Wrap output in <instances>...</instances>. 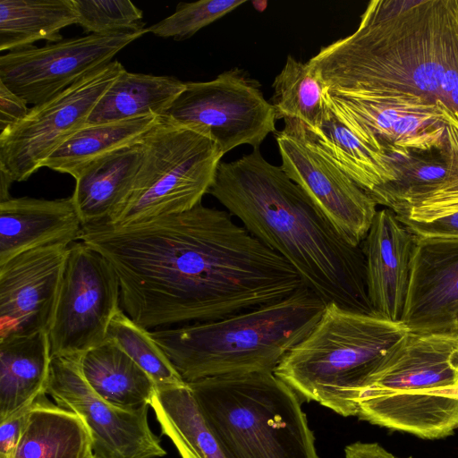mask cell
Listing matches in <instances>:
<instances>
[{
  "label": "cell",
  "mask_w": 458,
  "mask_h": 458,
  "mask_svg": "<svg viewBox=\"0 0 458 458\" xmlns=\"http://www.w3.org/2000/svg\"><path fill=\"white\" fill-rule=\"evenodd\" d=\"M79 240L109 261L123 310L148 330L221 319L306 286L228 211L202 203L123 226L84 225Z\"/></svg>",
  "instance_id": "obj_1"
},
{
  "label": "cell",
  "mask_w": 458,
  "mask_h": 458,
  "mask_svg": "<svg viewBox=\"0 0 458 458\" xmlns=\"http://www.w3.org/2000/svg\"><path fill=\"white\" fill-rule=\"evenodd\" d=\"M276 252L326 304L373 315L360 246L347 242L283 168L259 148L220 162L208 191Z\"/></svg>",
  "instance_id": "obj_2"
},
{
  "label": "cell",
  "mask_w": 458,
  "mask_h": 458,
  "mask_svg": "<svg viewBox=\"0 0 458 458\" xmlns=\"http://www.w3.org/2000/svg\"><path fill=\"white\" fill-rule=\"evenodd\" d=\"M308 63L332 96L395 89L458 112V0H415L386 17L367 6L353 33Z\"/></svg>",
  "instance_id": "obj_3"
},
{
  "label": "cell",
  "mask_w": 458,
  "mask_h": 458,
  "mask_svg": "<svg viewBox=\"0 0 458 458\" xmlns=\"http://www.w3.org/2000/svg\"><path fill=\"white\" fill-rule=\"evenodd\" d=\"M325 301L307 286L289 297L221 319L150 331L186 382L273 372L312 331Z\"/></svg>",
  "instance_id": "obj_4"
},
{
  "label": "cell",
  "mask_w": 458,
  "mask_h": 458,
  "mask_svg": "<svg viewBox=\"0 0 458 458\" xmlns=\"http://www.w3.org/2000/svg\"><path fill=\"white\" fill-rule=\"evenodd\" d=\"M458 335L406 333L365 382L358 417L425 439L458 428Z\"/></svg>",
  "instance_id": "obj_5"
},
{
  "label": "cell",
  "mask_w": 458,
  "mask_h": 458,
  "mask_svg": "<svg viewBox=\"0 0 458 458\" xmlns=\"http://www.w3.org/2000/svg\"><path fill=\"white\" fill-rule=\"evenodd\" d=\"M408 332L401 321L327 303L312 331L273 372L301 399L358 416L367 378Z\"/></svg>",
  "instance_id": "obj_6"
},
{
  "label": "cell",
  "mask_w": 458,
  "mask_h": 458,
  "mask_svg": "<svg viewBox=\"0 0 458 458\" xmlns=\"http://www.w3.org/2000/svg\"><path fill=\"white\" fill-rule=\"evenodd\" d=\"M188 385L225 458H318L301 398L274 372Z\"/></svg>",
  "instance_id": "obj_7"
},
{
  "label": "cell",
  "mask_w": 458,
  "mask_h": 458,
  "mask_svg": "<svg viewBox=\"0 0 458 458\" xmlns=\"http://www.w3.org/2000/svg\"><path fill=\"white\" fill-rule=\"evenodd\" d=\"M144 156L132 188L106 223L123 226L188 211L208 193L224 156L199 129L160 117L143 136Z\"/></svg>",
  "instance_id": "obj_8"
},
{
  "label": "cell",
  "mask_w": 458,
  "mask_h": 458,
  "mask_svg": "<svg viewBox=\"0 0 458 458\" xmlns=\"http://www.w3.org/2000/svg\"><path fill=\"white\" fill-rule=\"evenodd\" d=\"M330 107L366 145L387 156L442 149L456 111L442 101L395 89L328 93Z\"/></svg>",
  "instance_id": "obj_9"
},
{
  "label": "cell",
  "mask_w": 458,
  "mask_h": 458,
  "mask_svg": "<svg viewBox=\"0 0 458 458\" xmlns=\"http://www.w3.org/2000/svg\"><path fill=\"white\" fill-rule=\"evenodd\" d=\"M162 117L208 133L224 155L241 145L259 148L277 120L260 83L238 67L208 81L186 82Z\"/></svg>",
  "instance_id": "obj_10"
},
{
  "label": "cell",
  "mask_w": 458,
  "mask_h": 458,
  "mask_svg": "<svg viewBox=\"0 0 458 458\" xmlns=\"http://www.w3.org/2000/svg\"><path fill=\"white\" fill-rule=\"evenodd\" d=\"M120 302L119 279L109 261L82 241L72 243L47 332L51 356L81 354L103 343Z\"/></svg>",
  "instance_id": "obj_11"
},
{
  "label": "cell",
  "mask_w": 458,
  "mask_h": 458,
  "mask_svg": "<svg viewBox=\"0 0 458 458\" xmlns=\"http://www.w3.org/2000/svg\"><path fill=\"white\" fill-rule=\"evenodd\" d=\"M125 70L113 60L46 102L30 108L19 123L0 131V169L23 182L69 137L82 128L98 101Z\"/></svg>",
  "instance_id": "obj_12"
},
{
  "label": "cell",
  "mask_w": 458,
  "mask_h": 458,
  "mask_svg": "<svg viewBox=\"0 0 458 458\" xmlns=\"http://www.w3.org/2000/svg\"><path fill=\"white\" fill-rule=\"evenodd\" d=\"M81 354L52 357L46 393L76 413L88 428L97 458H157L166 454L152 431L148 407L123 410L106 403L89 386Z\"/></svg>",
  "instance_id": "obj_13"
},
{
  "label": "cell",
  "mask_w": 458,
  "mask_h": 458,
  "mask_svg": "<svg viewBox=\"0 0 458 458\" xmlns=\"http://www.w3.org/2000/svg\"><path fill=\"white\" fill-rule=\"evenodd\" d=\"M148 33L90 34L44 47H29L0 57V81L28 105H38L112 62L132 41Z\"/></svg>",
  "instance_id": "obj_14"
},
{
  "label": "cell",
  "mask_w": 458,
  "mask_h": 458,
  "mask_svg": "<svg viewBox=\"0 0 458 458\" xmlns=\"http://www.w3.org/2000/svg\"><path fill=\"white\" fill-rule=\"evenodd\" d=\"M387 157L395 177L368 193L377 205L402 222L428 221L458 208V114L442 149Z\"/></svg>",
  "instance_id": "obj_15"
},
{
  "label": "cell",
  "mask_w": 458,
  "mask_h": 458,
  "mask_svg": "<svg viewBox=\"0 0 458 458\" xmlns=\"http://www.w3.org/2000/svg\"><path fill=\"white\" fill-rule=\"evenodd\" d=\"M281 167L351 244L360 246L377 204L348 174L315 148L276 134Z\"/></svg>",
  "instance_id": "obj_16"
},
{
  "label": "cell",
  "mask_w": 458,
  "mask_h": 458,
  "mask_svg": "<svg viewBox=\"0 0 458 458\" xmlns=\"http://www.w3.org/2000/svg\"><path fill=\"white\" fill-rule=\"evenodd\" d=\"M69 246L33 249L0 264V341L48 332Z\"/></svg>",
  "instance_id": "obj_17"
},
{
  "label": "cell",
  "mask_w": 458,
  "mask_h": 458,
  "mask_svg": "<svg viewBox=\"0 0 458 458\" xmlns=\"http://www.w3.org/2000/svg\"><path fill=\"white\" fill-rule=\"evenodd\" d=\"M401 322L411 333L458 335V239L417 236Z\"/></svg>",
  "instance_id": "obj_18"
},
{
  "label": "cell",
  "mask_w": 458,
  "mask_h": 458,
  "mask_svg": "<svg viewBox=\"0 0 458 458\" xmlns=\"http://www.w3.org/2000/svg\"><path fill=\"white\" fill-rule=\"evenodd\" d=\"M417 236L388 208L377 210L360 244L373 315L401 321Z\"/></svg>",
  "instance_id": "obj_19"
},
{
  "label": "cell",
  "mask_w": 458,
  "mask_h": 458,
  "mask_svg": "<svg viewBox=\"0 0 458 458\" xmlns=\"http://www.w3.org/2000/svg\"><path fill=\"white\" fill-rule=\"evenodd\" d=\"M82 228L72 196L10 198L0 202V264L33 249L69 246L80 239Z\"/></svg>",
  "instance_id": "obj_20"
},
{
  "label": "cell",
  "mask_w": 458,
  "mask_h": 458,
  "mask_svg": "<svg viewBox=\"0 0 458 458\" xmlns=\"http://www.w3.org/2000/svg\"><path fill=\"white\" fill-rule=\"evenodd\" d=\"M284 121L282 133L318 150L367 193L394 179L387 156L363 143L330 107L328 100L322 122L316 128L295 120Z\"/></svg>",
  "instance_id": "obj_21"
},
{
  "label": "cell",
  "mask_w": 458,
  "mask_h": 458,
  "mask_svg": "<svg viewBox=\"0 0 458 458\" xmlns=\"http://www.w3.org/2000/svg\"><path fill=\"white\" fill-rule=\"evenodd\" d=\"M141 140L106 153L77 174L72 195L82 225L106 222L129 195L141 165Z\"/></svg>",
  "instance_id": "obj_22"
},
{
  "label": "cell",
  "mask_w": 458,
  "mask_h": 458,
  "mask_svg": "<svg viewBox=\"0 0 458 458\" xmlns=\"http://www.w3.org/2000/svg\"><path fill=\"white\" fill-rule=\"evenodd\" d=\"M51 360L47 332L0 341V421L47 394Z\"/></svg>",
  "instance_id": "obj_23"
},
{
  "label": "cell",
  "mask_w": 458,
  "mask_h": 458,
  "mask_svg": "<svg viewBox=\"0 0 458 458\" xmlns=\"http://www.w3.org/2000/svg\"><path fill=\"white\" fill-rule=\"evenodd\" d=\"M80 364L90 388L109 404L129 411L150 406L156 382L113 340L81 353Z\"/></svg>",
  "instance_id": "obj_24"
},
{
  "label": "cell",
  "mask_w": 458,
  "mask_h": 458,
  "mask_svg": "<svg viewBox=\"0 0 458 458\" xmlns=\"http://www.w3.org/2000/svg\"><path fill=\"white\" fill-rule=\"evenodd\" d=\"M92 440L83 420L46 394L29 408L13 458H89Z\"/></svg>",
  "instance_id": "obj_25"
},
{
  "label": "cell",
  "mask_w": 458,
  "mask_h": 458,
  "mask_svg": "<svg viewBox=\"0 0 458 458\" xmlns=\"http://www.w3.org/2000/svg\"><path fill=\"white\" fill-rule=\"evenodd\" d=\"M185 87L186 82L172 76L123 70L98 101L86 124L162 117Z\"/></svg>",
  "instance_id": "obj_26"
},
{
  "label": "cell",
  "mask_w": 458,
  "mask_h": 458,
  "mask_svg": "<svg viewBox=\"0 0 458 458\" xmlns=\"http://www.w3.org/2000/svg\"><path fill=\"white\" fill-rule=\"evenodd\" d=\"M150 407L182 458H225L188 383L157 386Z\"/></svg>",
  "instance_id": "obj_27"
},
{
  "label": "cell",
  "mask_w": 458,
  "mask_h": 458,
  "mask_svg": "<svg viewBox=\"0 0 458 458\" xmlns=\"http://www.w3.org/2000/svg\"><path fill=\"white\" fill-rule=\"evenodd\" d=\"M77 24L72 0H0V51L63 39L61 30Z\"/></svg>",
  "instance_id": "obj_28"
},
{
  "label": "cell",
  "mask_w": 458,
  "mask_h": 458,
  "mask_svg": "<svg viewBox=\"0 0 458 458\" xmlns=\"http://www.w3.org/2000/svg\"><path fill=\"white\" fill-rule=\"evenodd\" d=\"M160 117L146 116L99 124H86L44 162L42 167L73 178L94 159L117 148L139 142Z\"/></svg>",
  "instance_id": "obj_29"
},
{
  "label": "cell",
  "mask_w": 458,
  "mask_h": 458,
  "mask_svg": "<svg viewBox=\"0 0 458 458\" xmlns=\"http://www.w3.org/2000/svg\"><path fill=\"white\" fill-rule=\"evenodd\" d=\"M272 87L270 103L277 120H295L311 128L321 123L327 108L328 91L308 62L288 55Z\"/></svg>",
  "instance_id": "obj_30"
},
{
  "label": "cell",
  "mask_w": 458,
  "mask_h": 458,
  "mask_svg": "<svg viewBox=\"0 0 458 458\" xmlns=\"http://www.w3.org/2000/svg\"><path fill=\"white\" fill-rule=\"evenodd\" d=\"M106 339L115 342L150 377L157 386L186 383L151 335L121 308L113 316Z\"/></svg>",
  "instance_id": "obj_31"
},
{
  "label": "cell",
  "mask_w": 458,
  "mask_h": 458,
  "mask_svg": "<svg viewBox=\"0 0 458 458\" xmlns=\"http://www.w3.org/2000/svg\"><path fill=\"white\" fill-rule=\"evenodd\" d=\"M77 24L98 35L144 30L143 12L130 0H72Z\"/></svg>",
  "instance_id": "obj_32"
},
{
  "label": "cell",
  "mask_w": 458,
  "mask_h": 458,
  "mask_svg": "<svg viewBox=\"0 0 458 458\" xmlns=\"http://www.w3.org/2000/svg\"><path fill=\"white\" fill-rule=\"evenodd\" d=\"M245 3L246 0L179 3L174 13L147 28V30L159 38L183 40Z\"/></svg>",
  "instance_id": "obj_33"
},
{
  "label": "cell",
  "mask_w": 458,
  "mask_h": 458,
  "mask_svg": "<svg viewBox=\"0 0 458 458\" xmlns=\"http://www.w3.org/2000/svg\"><path fill=\"white\" fill-rule=\"evenodd\" d=\"M402 223L418 237L458 239V209L428 221Z\"/></svg>",
  "instance_id": "obj_34"
},
{
  "label": "cell",
  "mask_w": 458,
  "mask_h": 458,
  "mask_svg": "<svg viewBox=\"0 0 458 458\" xmlns=\"http://www.w3.org/2000/svg\"><path fill=\"white\" fill-rule=\"evenodd\" d=\"M29 111L28 104L0 81V131L21 121Z\"/></svg>",
  "instance_id": "obj_35"
},
{
  "label": "cell",
  "mask_w": 458,
  "mask_h": 458,
  "mask_svg": "<svg viewBox=\"0 0 458 458\" xmlns=\"http://www.w3.org/2000/svg\"><path fill=\"white\" fill-rule=\"evenodd\" d=\"M29 408L0 421V458H13Z\"/></svg>",
  "instance_id": "obj_36"
},
{
  "label": "cell",
  "mask_w": 458,
  "mask_h": 458,
  "mask_svg": "<svg viewBox=\"0 0 458 458\" xmlns=\"http://www.w3.org/2000/svg\"><path fill=\"white\" fill-rule=\"evenodd\" d=\"M344 454L345 458H400L377 443H352L345 446Z\"/></svg>",
  "instance_id": "obj_37"
},
{
  "label": "cell",
  "mask_w": 458,
  "mask_h": 458,
  "mask_svg": "<svg viewBox=\"0 0 458 458\" xmlns=\"http://www.w3.org/2000/svg\"><path fill=\"white\" fill-rule=\"evenodd\" d=\"M14 181L3 169H0V202L5 201L12 198L9 194V189Z\"/></svg>",
  "instance_id": "obj_38"
},
{
  "label": "cell",
  "mask_w": 458,
  "mask_h": 458,
  "mask_svg": "<svg viewBox=\"0 0 458 458\" xmlns=\"http://www.w3.org/2000/svg\"><path fill=\"white\" fill-rule=\"evenodd\" d=\"M450 397L458 400V386L454 387V391L450 394Z\"/></svg>",
  "instance_id": "obj_39"
},
{
  "label": "cell",
  "mask_w": 458,
  "mask_h": 458,
  "mask_svg": "<svg viewBox=\"0 0 458 458\" xmlns=\"http://www.w3.org/2000/svg\"><path fill=\"white\" fill-rule=\"evenodd\" d=\"M89 458H97V457H95L94 454H92Z\"/></svg>",
  "instance_id": "obj_40"
}]
</instances>
